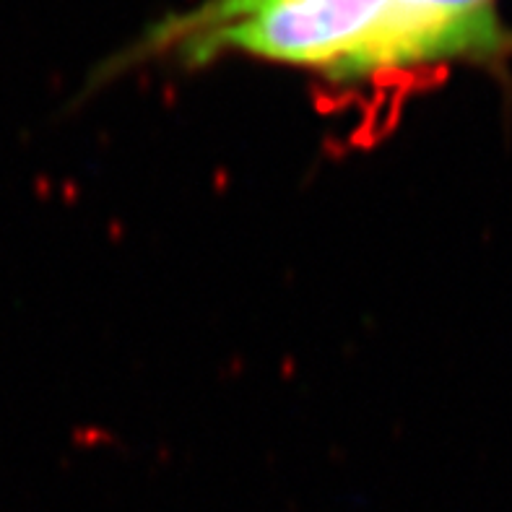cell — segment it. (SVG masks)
Segmentation results:
<instances>
[{
  "instance_id": "1",
  "label": "cell",
  "mask_w": 512,
  "mask_h": 512,
  "mask_svg": "<svg viewBox=\"0 0 512 512\" xmlns=\"http://www.w3.org/2000/svg\"><path fill=\"white\" fill-rule=\"evenodd\" d=\"M390 0H255L227 24L182 39L162 58L206 65L247 55L354 84Z\"/></svg>"
},
{
  "instance_id": "2",
  "label": "cell",
  "mask_w": 512,
  "mask_h": 512,
  "mask_svg": "<svg viewBox=\"0 0 512 512\" xmlns=\"http://www.w3.org/2000/svg\"><path fill=\"white\" fill-rule=\"evenodd\" d=\"M512 50L497 0H390L362 81L458 60H497Z\"/></svg>"
},
{
  "instance_id": "3",
  "label": "cell",
  "mask_w": 512,
  "mask_h": 512,
  "mask_svg": "<svg viewBox=\"0 0 512 512\" xmlns=\"http://www.w3.org/2000/svg\"><path fill=\"white\" fill-rule=\"evenodd\" d=\"M253 3L255 0H201L198 6L182 13H172L156 26H151L149 32L138 39V45L130 50V55L136 60L159 58L162 52H167L169 47L182 42V39L195 37V34L208 32V29H216V26L237 19Z\"/></svg>"
}]
</instances>
